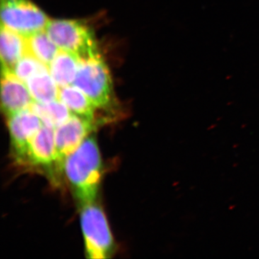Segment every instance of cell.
<instances>
[{
  "label": "cell",
  "instance_id": "1",
  "mask_svg": "<svg viewBox=\"0 0 259 259\" xmlns=\"http://www.w3.org/2000/svg\"><path fill=\"white\" fill-rule=\"evenodd\" d=\"M64 173L80 206L96 201L102 175L96 139L90 135L65 162Z\"/></svg>",
  "mask_w": 259,
  "mask_h": 259
},
{
  "label": "cell",
  "instance_id": "2",
  "mask_svg": "<svg viewBox=\"0 0 259 259\" xmlns=\"http://www.w3.org/2000/svg\"><path fill=\"white\" fill-rule=\"evenodd\" d=\"M45 30L61 50L74 54L79 61L100 56L95 34L81 22L50 20Z\"/></svg>",
  "mask_w": 259,
  "mask_h": 259
},
{
  "label": "cell",
  "instance_id": "3",
  "mask_svg": "<svg viewBox=\"0 0 259 259\" xmlns=\"http://www.w3.org/2000/svg\"><path fill=\"white\" fill-rule=\"evenodd\" d=\"M80 219L87 257L109 258L113 253L115 244L103 209L96 201L83 204Z\"/></svg>",
  "mask_w": 259,
  "mask_h": 259
},
{
  "label": "cell",
  "instance_id": "4",
  "mask_svg": "<svg viewBox=\"0 0 259 259\" xmlns=\"http://www.w3.org/2000/svg\"><path fill=\"white\" fill-rule=\"evenodd\" d=\"M83 92L100 109L113 104V90L110 71L101 57L79 61V69L73 84Z\"/></svg>",
  "mask_w": 259,
  "mask_h": 259
},
{
  "label": "cell",
  "instance_id": "5",
  "mask_svg": "<svg viewBox=\"0 0 259 259\" xmlns=\"http://www.w3.org/2000/svg\"><path fill=\"white\" fill-rule=\"evenodd\" d=\"M1 25L23 37L45 30L49 19L30 0H1Z\"/></svg>",
  "mask_w": 259,
  "mask_h": 259
},
{
  "label": "cell",
  "instance_id": "6",
  "mask_svg": "<svg viewBox=\"0 0 259 259\" xmlns=\"http://www.w3.org/2000/svg\"><path fill=\"white\" fill-rule=\"evenodd\" d=\"M95 122L71 114L69 119L55 129V179L64 172L65 162L95 128Z\"/></svg>",
  "mask_w": 259,
  "mask_h": 259
},
{
  "label": "cell",
  "instance_id": "7",
  "mask_svg": "<svg viewBox=\"0 0 259 259\" xmlns=\"http://www.w3.org/2000/svg\"><path fill=\"white\" fill-rule=\"evenodd\" d=\"M11 151L15 162L20 165L25 158L29 144L44 125L40 117L30 108L8 118Z\"/></svg>",
  "mask_w": 259,
  "mask_h": 259
},
{
  "label": "cell",
  "instance_id": "8",
  "mask_svg": "<svg viewBox=\"0 0 259 259\" xmlns=\"http://www.w3.org/2000/svg\"><path fill=\"white\" fill-rule=\"evenodd\" d=\"M55 129L42 125L32 137L20 166L48 170L55 179Z\"/></svg>",
  "mask_w": 259,
  "mask_h": 259
},
{
  "label": "cell",
  "instance_id": "9",
  "mask_svg": "<svg viewBox=\"0 0 259 259\" xmlns=\"http://www.w3.org/2000/svg\"><path fill=\"white\" fill-rule=\"evenodd\" d=\"M33 98L26 83L10 73H2L1 106L7 118L30 108Z\"/></svg>",
  "mask_w": 259,
  "mask_h": 259
},
{
  "label": "cell",
  "instance_id": "10",
  "mask_svg": "<svg viewBox=\"0 0 259 259\" xmlns=\"http://www.w3.org/2000/svg\"><path fill=\"white\" fill-rule=\"evenodd\" d=\"M28 53L26 37L1 25L0 55L2 73H13L15 65Z\"/></svg>",
  "mask_w": 259,
  "mask_h": 259
},
{
  "label": "cell",
  "instance_id": "11",
  "mask_svg": "<svg viewBox=\"0 0 259 259\" xmlns=\"http://www.w3.org/2000/svg\"><path fill=\"white\" fill-rule=\"evenodd\" d=\"M79 60L76 56L64 50H59L49 66V72L59 88L72 85L78 69Z\"/></svg>",
  "mask_w": 259,
  "mask_h": 259
},
{
  "label": "cell",
  "instance_id": "12",
  "mask_svg": "<svg viewBox=\"0 0 259 259\" xmlns=\"http://www.w3.org/2000/svg\"><path fill=\"white\" fill-rule=\"evenodd\" d=\"M59 100L71 113L95 122L97 107L79 88L74 85L60 88Z\"/></svg>",
  "mask_w": 259,
  "mask_h": 259
},
{
  "label": "cell",
  "instance_id": "13",
  "mask_svg": "<svg viewBox=\"0 0 259 259\" xmlns=\"http://www.w3.org/2000/svg\"><path fill=\"white\" fill-rule=\"evenodd\" d=\"M25 83L35 102L44 104L59 100L60 88L53 79L49 70L34 75Z\"/></svg>",
  "mask_w": 259,
  "mask_h": 259
},
{
  "label": "cell",
  "instance_id": "14",
  "mask_svg": "<svg viewBox=\"0 0 259 259\" xmlns=\"http://www.w3.org/2000/svg\"><path fill=\"white\" fill-rule=\"evenodd\" d=\"M30 109L40 117L44 125L54 129L62 125L72 114L60 100L44 104L34 102Z\"/></svg>",
  "mask_w": 259,
  "mask_h": 259
},
{
  "label": "cell",
  "instance_id": "15",
  "mask_svg": "<svg viewBox=\"0 0 259 259\" xmlns=\"http://www.w3.org/2000/svg\"><path fill=\"white\" fill-rule=\"evenodd\" d=\"M26 42L28 53L48 66L60 50L46 30L26 37Z\"/></svg>",
  "mask_w": 259,
  "mask_h": 259
},
{
  "label": "cell",
  "instance_id": "16",
  "mask_svg": "<svg viewBox=\"0 0 259 259\" xmlns=\"http://www.w3.org/2000/svg\"><path fill=\"white\" fill-rule=\"evenodd\" d=\"M48 70H49V66L27 53L15 65L12 74L25 83L34 75Z\"/></svg>",
  "mask_w": 259,
  "mask_h": 259
}]
</instances>
